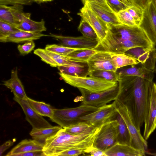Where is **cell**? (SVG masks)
Returning <instances> with one entry per match:
<instances>
[{"label":"cell","mask_w":156,"mask_h":156,"mask_svg":"<svg viewBox=\"0 0 156 156\" xmlns=\"http://www.w3.org/2000/svg\"><path fill=\"white\" fill-rule=\"evenodd\" d=\"M32 0H0V5H28L31 3Z\"/></svg>","instance_id":"42"},{"label":"cell","mask_w":156,"mask_h":156,"mask_svg":"<svg viewBox=\"0 0 156 156\" xmlns=\"http://www.w3.org/2000/svg\"><path fill=\"white\" fill-rule=\"evenodd\" d=\"M78 31L83 36L87 37L98 40V37L92 27L86 21L82 20L78 28Z\"/></svg>","instance_id":"35"},{"label":"cell","mask_w":156,"mask_h":156,"mask_svg":"<svg viewBox=\"0 0 156 156\" xmlns=\"http://www.w3.org/2000/svg\"><path fill=\"white\" fill-rule=\"evenodd\" d=\"M131 5L143 10L150 2V0H128Z\"/></svg>","instance_id":"45"},{"label":"cell","mask_w":156,"mask_h":156,"mask_svg":"<svg viewBox=\"0 0 156 156\" xmlns=\"http://www.w3.org/2000/svg\"><path fill=\"white\" fill-rule=\"evenodd\" d=\"M101 107L96 108L82 104L74 108L54 109L52 117L50 119L64 128L82 122L80 119V117L95 112Z\"/></svg>","instance_id":"4"},{"label":"cell","mask_w":156,"mask_h":156,"mask_svg":"<svg viewBox=\"0 0 156 156\" xmlns=\"http://www.w3.org/2000/svg\"><path fill=\"white\" fill-rule=\"evenodd\" d=\"M83 20L87 22L93 28L97 34L99 43L105 37L109 27L85 4L77 13Z\"/></svg>","instance_id":"10"},{"label":"cell","mask_w":156,"mask_h":156,"mask_svg":"<svg viewBox=\"0 0 156 156\" xmlns=\"http://www.w3.org/2000/svg\"><path fill=\"white\" fill-rule=\"evenodd\" d=\"M95 128L85 122H81L64 128L67 133L74 135L86 134L92 133Z\"/></svg>","instance_id":"30"},{"label":"cell","mask_w":156,"mask_h":156,"mask_svg":"<svg viewBox=\"0 0 156 156\" xmlns=\"http://www.w3.org/2000/svg\"><path fill=\"white\" fill-rule=\"evenodd\" d=\"M49 36L56 39L61 45L74 48L93 49L98 44L97 40L91 39L83 36L74 37L50 33Z\"/></svg>","instance_id":"13"},{"label":"cell","mask_w":156,"mask_h":156,"mask_svg":"<svg viewBox=\"0 0 156 156\" xmlns=\"http://www.w3.org/2000/svg\"><path fill=\"white\" fill-rule=\"evenodd\" d=\"M57 67L60 72L75 76H86L89 72L88 65L83 66L68 65L58 66Z\"/></svg>","instance_id":"27"},{"label":"cell","mask_w":156,"mask_h":156,"mask_svg":"<svg viewBox=\"0 0 156 156\" xmlns=\"http://www.w3.org/2000/svg\"><path fill=\"white\" fill-rule=\"evenodd\" d=\"M34 53L39 56L43 61L49 64L52 67H57L58 64L49 55L46 53L43 49L38 48L35 50Z\"/></svg>","instance_id":"37"},{"label":"cell","mask_w":156,"mask_h":156,"mask_svg":"<svg viewBox=\"0 0 156 156\" xmlns=\"http://www.w3.org/2000/svg\"><path fill=\"white\" fill-rule=\"evenodd\" d=\"M153 72H154V73H156V67L154 70Z\"/></svg>","instance_id":"52"},{"label":"cell","mask_w":156,"mask_h":156,"mask_svg":"<svg viewBox=\"0 0 156 156\" xmlns=\"http://www.w3.org/2000/svg\"><path fill=\"white\" fill-rule=\"evenodd\" d=\"M136 59L147 69L153 71L156 68V48L149 49L141 47L131 48L124 53Z\"/></svg>","instance_id":"11"},{"label":"cell","mask_w":156,"mask_h":156,"mask_svg":"<svg viewBox=\"0 0 156 156\" xmlns=\"http://www.w3.org/2000/svg\"><path fill=\"white\" fill-rule=\"evenodd\" d=\"M111 58L112 63L117 69L139 62L135 58L125 53H113Z\"/></svg>","instance_id":"29"},{"label":"cell","mask_w":156,"mask_h":156,"mask_svg":"<svg viewBox=\"0 0 156 156\" xmlns=\"http://www.w3.org/2000/svg\"><path fill=\"white\" fill-rule=\"evenodd\" d=\"M119 78L116 100L126 107L132 122L140 131L147 113L153 81L134 76Z\"/></svg>","instance_id":"1"},{"label":"cell","mask_w":156,"mask_h":156,"mask_svg":"<svg viewBox=\"0 0 156 156\" xmlns=\"http://www.w3.org/2000/svg\"><path fill=\"white\" fill-rule=\"evenodd\" d=\"M20 30L16 26L0 20V36H6Z\"/></svg>","instance_id":"39"},{"label":"cell","mask_w":156,"mask_h":156,"mask_svg":"<svg viewBox=\"0 0 156 156\" xmlns=\"http://www.w3.org/2000/svg\"><path fill=\"white\" fill-rule=\"evenodd\" d=\"M113 53L99 51L93 55L87 61L89 72L104 70L116 72L117 69L113 65L111 55Z\"/></svg>","instance_id":"16"},{"label":"cell","mask_w":156,"mask_h":156,"mask_svg":"<svg viewBox=\"0 0 156 156\" xmlns=\"http://www.w3.org/2000/svg\"><path fill=\"white\" fill-rule=\"evenodd\" d=\"M33 1L37 3H40L47 2H51L53 0H32Z\"/></svg>","instance_id":"49"},{"label":"cell","mask_w":156,"mask_h":156,"mask_svg":"<svg viewBox=\"0 0 156 156\" xmlns=\"http://www.w3.org/2000/svg\"><path fill=\"white\" fill-rule=\"evenodd\" d=\"M45 49L64 56H66L71 53L76 51L86 49L72 48L56 44H47Z\"/></svg>","instance_id":"34"},{"label":"cell","mask_w":156,"mask_h":156,"mask_svg":"<svg viewBox=\"0 0 156 156\" xmlns=\"http://www.w3.org/2000/svg\"><path fill=\"white\" fill-rule=\"evenodd\" d=\"M90 76L112 82H118L120 79L119 75L116 72L112 71L99 70L89 72Z\"/></svg>","instance_id":"32"},{"label":"cell","mask_w":156,"mask_h":156,"mask_svg":"<svg viewBox=\"0 0 156 156\" xmlns=\"http://www.w3.org/2000/svg\"><path fill=\"white\" fill-rule=\"evenodd\" d=\"M47 36L49 35L20 30L6 36H0V41L3 43H20L36 40L41 37Z\"/></svg>","instance_id":"20"},{"label":"cell","mask_w":156,"mask_h":156,"mask_svg":"<svg viewBox=\"0 0 156 156\" xmlns=\"http://www.w3.org/2000/svg\"><path fill=\"white\" fill-rule=\"evenodd\" d=\"M117 69L116 71L120 77L127 76H134L143 78L153 81L154 77V72L145 67L139 62L135 64L129 65Z\"/></svg>","instance_id":"19"},{"label":"cell","mask_w":156,"mask_h":156,"mask_svg":"<svg viewBox=\"0 0 156 156\" xmlns=\"http://www.w3.org/2000/svg\"><path fill=\"white\" fill-rule=\"evenodd\" d=\"M3 82L2 84L11 90L14 97L22 99H27L28 97L23 86L18 76L17 67L12 70L11 78Z\"/></svg>","instance_id":"21"},{"label":"cell","mask_w":156,"mask_h":156,"mask_svg":"<svg viewBox=\"0 0 156 156\" xmlns=\"http://www.w3.org/2000/svg\"><path fill=\"white\" fill-rule=\"evenodd\" d=\"M14 142L12 141L9 140L0 146V155H2L3 153L10 147L13 145Z\"/></svg>","instance_id":"48"},{"label":"cell","mask_w":156,"mask_h":156,"mask_svg":"<svg viewBox=\"0 0 156 156\" xmlns=\"http://www.w3.org/2000/svg\"><path fill=\"white\" fill-rule=\"evenodd\" d=\"M115 120L118 124L117 143L131 146V139L130 133L126 123L119 113Z\"/></svg>","instance_id":"26"},{"label":"cell","mask_w":156,"mask_h":156,"mask_svg":"<svg viewBox=\"0 0 156 156\" xmlns=\"http://www.w3.org/2000/svg\"><path fill=\"white\" fill-rule=\"evenodd\" d=\"M116 14L121 24L129 26H138L126 9L119 12Z\"/></svg>","instance_id":"36"},{"label":"cell","mask_w":156,"mask_h":156,"mask_svg":"<svg viewBox=\"0 0 156 156\" xmlns=\"http://www.w3.org/2000/svg\"><path fill=\"white\" fill-rule=\"evenodd\" d=\"M114 101L117 112L124 121L130 133L131 139V146L136 149L145 152L147 147V140L134 125L126 108L116 100Z\"/></svg>","instance_id":"8"},{"label":"cell","mask_w":156,"mask_h":156,"mask_svg":"<svg viewBox=\"0 0 156 156\" xmlns=\"http://www.w3.org/2000/svg\"><path fill=\"white\" fill-rule=\"evenodd\" d=\"M155 46H156V43L155 44Z\"/></svg>","instance_id":"53"},{"label":"cell","mask_w":156,"mask_h":156,"mask_svg":"<svg viewBox=\"0 0 156 156\" xmlns=\"http://www.w3.org/2000/svg\"><path fill=\"white\" fill-rule=\"evenodd\" d=\"M106 1L111 9L116 14L130 6L119 0H106Z\"/></svg>","instance_id":"40"},{"label":"cell","mask_w":156,"mask_h":156,"mask_svg":"<svg viewBox=\"0 0 156 156\" xmlns=\"http://www.w3.org/2000/svg\"><path fill=\"white\" fill-rule=\"evenodd\" d=\"M137 47L152 49L155 45L139 26L121 24L110 26L105 37L95 48L98 51L122 54Z\"/></svg>","instance_id":"2"},{"label":"cell","mask_w":156,"mask_h":156,"mask_svg":"<svg viewBox=\"0 0 156 156\" xmlns=\"http://www.w3.org/2000/svg\"><path fill=\"white\" fill-rule=\"evenodd\" d=\"M14 100L21 106L26 116V120L32 127V129H40L51 127V125L35 112L30 105L27 100L15 97Z\"/></svg>","instance_id":"14"},{"label":"cell","mask_w":156,"mask_h":156,"mask_svg":"<svg viewBox=\"0 0 156 156\" xmlns=\"http://www.w3.org/2000/svg\"><path fill=\"white\" fill-rule=\"evenodd\" d=\"M62 128L59 125L40 129H32L30 134L34 139L44 144L47 138L55 135Z\"/></svg>","instance_id":"25"},{"label":"cell","mask_w":156,"mask_h":156,"mask_svg":"<svg viewBox=\"0 0 156 156\" xmlns=\"http://www.w3.org/2000/svg\"><path fill=\"white\" fill-rule=\"evenodd\" d=\"M84 5L87 2H91L97 3L103 6L106 8L112 10L107 3L106 0H81Z\"/></svg>","instance_id":"47"},{"label":"cell","mask_w":156,"mask_h":156,"mask_svg":"<svg viewBox=\"0 0 156 156\" xmlns=\"http://www.w3.org/2000/svg\"><path fill=\"white\" fill-rule=\"evenodd\" d=\"M23 7V5H0V20L16 27L21 23L24 14Z\"/></svg>","instance_id":"17"},{"label":"cell","mask_w":156,"mask_h":156,"mask_svg":"<svg viewBox=\"0 0 156 156\" xmlns=\"http://www.w3.org/2000/svg\"><path fill=\"white\" fill-rule=\"evenodd\" d=\"M118 124L114 120L101 126L94 140L93 146L104 151L117 143Z\"/></svg>","instance_id":"7"},{"label":"cell","mask_w":156,"mask_h":156,"mask_svg":"<svg viewBox=\"0 0 156 156\" xmlns=\"http://www.w3.org/2000/svg\"><path fill=\"white\" fill-rule=\"evenodd\" d=\"M35 47L33 41H28L22 45H19L17 48L20 55H24L31 51Z\"/></svg>","instance_id":"41"},{"label":"cell","mask_w":156,"mask_h":156,"mask_svg":"<svg viewBox=\"0 0 156 156\" xmlns=\"http://www.w3.org/2000/svg\"><path fill=\"white\" fill-rule=\"evenodd\" d=\"M106 156H142L145 152L129 145L116 143L105 151Z\"/></svg>","instance_id":"22"},{"label":"cell","mask_w":156,"mask_h":156,"mask_svg":"<svg viewBox=\"0 0 156 156\" xmlns=\"http://www.w3.org/2000/svg\"><path fill=\"white\" fill-rule=\"evenodd\" d=\"M144 123V137L147 140L156 128V83L153 82L148 109Z\"/></svg>","instance_id":"15"},{"label":"cell","mask_w":156,"mask_h":156,"mask_svg":"<svg viewBox=\"0 0 156 156\" xmlns=\"http://www.w3.org/2000/svg\"><path fill=\"white\" fill-rule=\"evenodd\" d=\"M85 153L90 154L92 156H106L105 151L98 148L91 146L85 150Z\"/></svg>","instance_id":"43"},{"label":"cell","mask_w":156,"mask_h":156,"mask_svg":"<svg viewBox=\"0 0 156 156\" xmlns=\"http://www.w3.org/2000/svg\"><path fill=\"white\" fill-rule=\"evenodd\" d=\"M58 74L62 79L69 85L94 92L106 90L118 83V82H112L90 76L77 77L66 75L60 72Z\"/></svg>","instance_id":"5"},{"label":"cell","mask_w":156,"mask_h":156,"mask_svg":"<svg viewBox=\"0 0 156 156\" xmlns=\"http://www.w3.org/2000/svg\"><path fill=\"white\" fill-rule=\"evenodd\" d=\"M27 100L30 106L39 114L50 119L52 118L54 109L49 104L36 101L28 97Z\"/></svg>","instance_id":"28"},{"label":"cell","mask_w":156,"mask_h":156,"mask_svg":"<svg viewBox=\"0 0 156 156\" xmlns=\"http://www.w3.org/2000/svg\"><path fill=\"white\" fill-rule=\"evenodd\" d=\"M44 51L50 56L58 64V66H83L87 65V63L74 62L69 60L66 56H64L43 49Z\"/></svg>","instance_id":"33"},{"label":"cell","mask_w":156,"mask_h":156,"mask_svg":"<svg viewBox=\"0 0 156 156\" xmlns=\"http://www.w3.org/2000/svg\"><path fill=\"white\" fill-rule=\"evenodd\" d=\"M98 51L94 49L77 50L71 53L66 57L73 61L87 63L88 60Z\"/></svg>","instance_id":"31"},{"label":"cell","mask_w":156,"mask_h":156,"mask_svg":"<svg viewBox=\"0 0 156 156\" xmlns=\"http://www.w3.org/2000/svg\"><path fill=\"white\" fill-rule=\"evenodd\" d=\"M44 144L35 140L26 139L20 142L6 155L15 156L16 155L32 151L43 150Z\"/></svg>","instance_id":"23"},{"label":"cell","mask_w":156,"mask_h":156,"mask_svg":"<svg viewBox=\"0 0 156 156\" xmlns=\"http://www.w3.org/2000/svg\"><path fill=\"white\" fill-rule=\"evenodd\" d=\"M43 150L28 152L16 155L15 156H45Z\"/></svg>","instance_id":"46"},{"label":"cell","mask_w":156,"mask_h":156,"mask_svg":"<svg viewBox=\"0 0 156 156\" xmlns=\"http://www.w3.org/2000/svg\"></svg>","instance_id":"54"},{"label":"cell","mask_w":156,"mask_h":156,"mask_svg":"<svg viewBox=\"0 0 156 156\" xmlns=\"http://www.w3.org/2000/svg\"><path fill=\"white\" fill-rule=\"evenodd\" d=\"M30 15L25 12L21 23L16 27L20 30L33 33H41L46 31L47 29L44 20L40 22L33 21L30 19Z\"/></svg>","instance_id":"24"},{"label":"cell","mask_w":156,"mask_h":156,"mask_svg":"<svg viewBox=\"0 0 156 156\" xmlns=\"http://www.w3.org/2000/svg\"><path fill=\"white\" fill-rule=\"evenodd\" d=\"M126 10L133 18L137 26H139L142 18L143 10L132 5L129 7Z\"/></svg>","instance_id":"38"},{"label":"cell","mask_w":156,"mask_h":156,"mask_svg":"<svg viewBox=\"0 0 156 156\" xmlns=\"http://www.w3.org/2000/svg\"><path fill=\"white\" fill-rule=\"evenodd\" d=\"M156 11V0H150Z\"/></svg>","instance_id":"51"},{"label":"cell","mask_w":156,"mask_h":156,"mask_svg":"<svg viewBox=\"0 0 156 156\" xmlns=\"http://www.w3.org/2000/svg\"><path fill=\"white\" fill-rule=\"evenodd\" d=\"M78 89L82 95V104L100 108L116 99L119 91V82L112 88L99 92H92L81 88Z\"/></svg>","instance_id":"6"},{"label":"cell","mask_w":156,"mask_h":156,"mask_svg":"<svg viewBox=\"0 0 156 156\" xmlns=\"http://www.w3.org/2000/svg\"><path fill=\"white\" fill-rule=\"evenodd\" d=\"M154 44L156 43V11L150 1L143 10L142 18L139 26Z\"/></svg>","instance_id":"12"},{"label":"cell","mask_w":156,"mask_h":156,"mask_svg":"<svg viewBox=\"0 0 156 156\" xmlns=\"http://www.w3.org/2000/svg\"><path fill=\"white\" fill-rule=\"evenodd\" d=\"M85 4L107 24L109 27L110 26L121 24L116 14L112 10H109L101 5L94 2H87Z\"/></svg>","instance_id":"18"},{"label":"cell","mask_w":156,"mask_h":156,"mask_svg":"<svg viewBox=\"0 0 156 156\" xmlns=\"http://www.w3.org/2000/svg\"><path fill=\"white\" fill-rule=\"evenodd\" d=\"M100 127L90 133L74 135L62 128L54 136L47 138L44 144L43 151L47 156H59L60 153L73 149H85L93 146Z\"/></svg>","instance_id":"3"},{"label":"cell","mask_w":156,"mask_h":156,"mask_svg":"<svg viewBox=\"0 0 156 156\" xmlns=\"http://www.w3.org/2000/svg\"><path fill=\"white\" fill-rule=\"evenodd\" d=\"M122 2L124 3L125 4H126L129 6H130L132 5L129 2L128 0H119Z\"/></svg>","instance_id":"50"},{"label":"cell","mask_w":156,"mask_h":156,"mask_svg":"<svg viewBox=\"0 0 156 156\" xmlns=\"http://www.w3.org/2000/svg\"><path fill=\"white\" fill-rule=\"evenodd\" d=\"M85 149H73L62 152L59 156H77L85 153Z\"/></svg>","instance_id":"44"},{"label":"cell","mask_w":156,"mask_h":156,"mask_svg":"<svg viewBox=\"0 0 156 156\" xmlns=\"http://www.w3.org/2000/svg\"><path fill=\"white\" fill-rule=\"evenodd\" d=\"M118 113L114 101L80 119L82 121L86 122L95 128H98L107 122L115 120Z\"/></svg>","instance_id":"9"}]
</instances>
